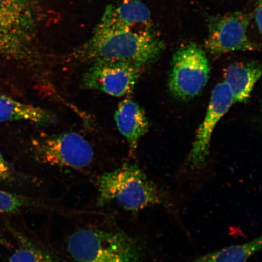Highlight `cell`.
Instances as JSON below:
<instances>
[{
  "label": "cell",
  "instance_id": "obj_8",
  "mask_svg": "<svg viewBox=\"0 0 262 262\" xmlns=\"http://www.w3.org/2000/svg\"><path fill=\"white\" fill-rule=\"evenodd\" d=\"M143 68L123 61H98L84 72L82 83L88 90L122 97L132 93Z\"/></svg>",
  "mask_w": 262,
  "mask_h": 262
},
{
  "label": "cell",
  "instance_id": "obj_4",
  "mask_svg": "<svg viewBox=\"0 0 262 262\" xmlns=\"http://www.w3.org/2000/svg\"><path fill=\"white\" fill-rule=\"evenodd\" d=\"M67 249L74 262H140L142 250L135 240L120 231L96 228L77 229Z\"/></svg>",
  "mask_w": 262,
  "mask_h": 262
},
{
  "label": "cell",
  "instance_id": "obj_13",
  "mask_svg": "<svg viewBox=\"0 0 262 262\" xmlns=\"http://www.w3.org/2000/svg\"><path fill=\"white\" fill-rule=\"evenodd\" d=\"M55 120L54 114L44 108L0 94V123L26 121L45 125L53 123Z\"/></svg>",
  "mask_w": 262,
  "mask_h": 262
},
{
  "label": "cell",
  "instance_id": "obj_2",
  "mask_svg": "<svg viewBox=\"0 0 262 262\" xmlns=\"http://www.w3.org/2000/svg\"><path fill=\"white\" fill-rule=\"evenodd\" d=\"M97 204L115 205L137 212L150 206L165 205V192L147 178L136 164L124 163L100 176L97 181Z\"/></svg>",
  "mask_w": 262,
  "mask_h": 262
},
{
  "label": "cell",
  "instance_id": "obj_19",
  "mask_svg": "<svg viewBox=\"0 0 262 262\" xmlns=\"http://www.w3.org/2000/svg\"><path fill=\"white\" fill-rule=\"evenodd\" d=\"M0 245L4 246V247L7 248L12 247L11 244H10L7 240H6V238H5V237L3 236V235L1 233H0Z\"/></svg>",
  "mask_w": 262,
  "mask_h": 262
},
{
  "label": "cell",
  "instance_id": "obj_6",
  "mask_svg": "<svg viewBox=\"0 0 262 262\" xmlns=\"http://www.w3.org/2000/svg\"><path fill=\"white\" fill-rule=\"evenodd\" d=\"M211 68L203 48L194 42L180 47L173 55L169 89L179 100L194 98L205 87Z\"/></svg>",
  "mask_w": 262,
  "mask_h": 262
},
{
  "label": "cell",
  "instance_id": "obj_7",
  "mask_svg": "<svg viewBox=\"0 0 262 262\" xmlns=\"http://www.w3.org/2000/svg\"><path fill=\"white\" fill-rule=\"evenodd\" d=\"M250 20V16L241 11L208 16V34L205 48L216 55L257 50L258 46L247 35Z\"/></svg>",
  "mask_w": 262,
  "mask_h": 262
},
{
  "label": "cell",
  "instance_id": "obj_5",
  "mask_svg": "<svg viewBox=\"0 0 262 262\" xmlns=\"http://www.w3.org/2000/svg\"><path fill=\"white\" fill-rule=\"evenodd\" d=\"M36 159L45 165L74 169L88 168L94 157L93 147L76 132L43 136L32 142Z\"/></svg>",
  "mask_w": 262,
  "mask_h": 262
},
{
  "label": "cell",
  "instance_id": "obj_1",
  "mask_svg": "<svg viewBox=\"0 0 262 262\" xmlns=\"http://www.w3.org/2000/svg\"><path fill=\"white\" fill-rule=\"evenodd\" d=\"M165 49V44L152 29H130L94 33L71 54L83 63L98 61H123L143 68L155 62Z\"/></svg>",
  "mask_w": 262,
  "mask_h": 262
},
{
  "label": "cell",
  "instance_id": "obj_10",
  "mask_svg": "<svg viewBox=\"0 0 262 262\" xmlns=\"http://www.w3.org/2000/svg\"><path fill=\"white\" fill-rule=\"evenodd\" d=\"M151 28V13L142 0H123L118 4L107 5L94 33H108L140 26Z\"/></svg>",
  "mask_w": 262,
  "mask_h": 262
},
{
  "label": "cell",
  "instance_id": "obj_9",
  "mask_svg": "<svg viewBox=\"0 0 262 262\" xmlns=\"http://www.w3.org/2000/svg\"><path fill=\"white\" fill-rule=\"evenodd\" d=\"M234 103L233 96L228 85L225 81L217 84L212 91L205 119L196 132L189 154L188 162L191 168L198 169L204 165L215 127Z\"/></svg>",
  "mask_w": 262,
  "mask_h": 262
},
{
  "label": "cell",
  "instance_id": "obj_16",
  "mask_svg": "<svg viewBox=\"0 0 262 262\" xmlns=\"http://www.w3.org/2000/svg\"><path fill=\"white\" fill-rule=\"evenodd\" d=\"M41 207L45 205L34 199L21 195L13 194L0 190V212L15 214L25 208Z\"/></svg>",
  "mask_w": 262,
  "mask_h": 262
},
{
  "label": "cell",
  "instance_id": "obj_11",
  "mask_svg": "<svg viewBox=\"0 0 262 262\" xmlns=\"http://www.w3.org/2000/svg\"><path fill=\"white\" fill-rule=\"evenodd\" d=\"M127 97L118 104L114 117L118 130L125 137L134 152L140 139L148 131L149 122L142 108Z\"/></svg>",
  "mask_w": 262,
  "mask_h": 262
},
{
  "label": "cell",
  "instance_id": "obj_17",
  "mask_svg": "<svg viewBox=\"0 0 262 262\" xmlns=\"http://www.w3.org/2000/svg\"><path fill=\"white\" fill-rule=\"evenodd\" d=\"M14 179V171L0 151V182H11Z\"/></svg>",
  "mask_w": 262,
  "mask_h": 262
},
{
  "label": "cell",
  "instance_id": "obj_15",
  "mask_svg": "<svg viewBox=\"0 0 262 262\" xmlns=\"http://www.w3.org/2000/svg\"><path fill=\"white\" fill-rule=\"evenodd\" d=\"M8 228L17 242V248L10 257L9 262H55L45 249L14 228Z\"/></svg>",
  "mask_w": 262,
  "mask_h": 262
},
{
  "label": "cell",
  "instance_id": "obj_3",
  "mask_svg": "<svg viewBox=\"0 0 262 262\" xmlns=\"http://www.w3.org/2000/svg\"><path fill=\"white\" fill-rule=\"evenodd\" d=\"M43 13L37 0H0V54L35 60Z\"/></svg>",
  "mask_w": 262,
  "mask_h": 262
},
{
  "label": "cell",
  "instance_id": "obj_18",
  "mask_svg": "<svg viewBox=\"0 0 262 262\" xmlns=\"http://www.w3.org/2000/svg\"><path fill=\"white\" fill-rule=\"evenodd\" d=\"M261 0H258L257 5L255 8L254 19L260 34L261 32Z\"/></svg>",
  "mask_w": 262,
  "mask_h": 262
},
{
  "label": "cell",
  "instance_id": "obj_12",
  "mask_svg": "<svg viewBox=\"0 0 262 262\" xmlns=\"http://www.w3.org/2000/svg\"><path fill=\"white\" fill-rule=\"evenodd\" d=\"M261 75V66L257 62L229 66L224 72V81L232 92L234 103L247 101Z\"/></svg>",
  "mask_w": 262,
  "mask_h": 262
},
{
  "label": "cell",
  "instance_id": "obj_14",
  "mask_svg": "<svg viewBox=\"0 0 262 262\" xmlns=\"http://www.w3.org/2000/svg\"><path fill=\"white\" fill-rule=\"evenodd\" d=\"M261 248V237L199 257L194 262H246Z\"/></svg>",
  "mask_w": 262,
  "mask_h": 262
}]
</instances>
